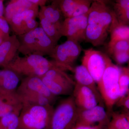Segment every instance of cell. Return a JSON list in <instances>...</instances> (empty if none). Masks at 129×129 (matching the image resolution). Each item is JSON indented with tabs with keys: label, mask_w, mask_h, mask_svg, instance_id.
I'll use <instances>...</instances> for the list:
<instances>
[{
	"label": "cell",
	"mask_w": 129,
	"mask_h": 129,
	"mask_svg": "<svg viewBox=\"0 0 129 129\" xmlns=\"http://www.w3.org/2000/svg\"><path fill=\"white\" fill-rule=\"evenodd\" d=\"M52 105L23 104L19 115V129H44L50 125Z\"/></svg>",
	"instance_id": "277c9868"
},
{
	"label": "cell",
	"mask_w": 129,
	"mask_h": 129,
	"mask_svg": "<svg viewBox=\"0 0 129 129\" xmlns=\"http://www.w3.org/2000/svg\"><path fill=\"white\" fill-rule=\"evenodd\" d=\"M20 76L10 70H0V95L5 99L17 96Z\"/></svg>",
	"instance_id": "5bb4252c"
},
{
	"label": "cell",
	"mask_w": 129,
	"mask_h": 129,
	"mask_svg": "<svg viewBox=\"0 0 129 129\" xmlns=\"http://www.w3.org/2000/svg\"><path fill=\"white\" fill-rule=\"evenodd\" d=\"M19 41L15 35L10 36L0 45V68H4L14 59L18 52Z\"/></svg>",
	"instance_id": "2e32d148"
},
{
	"label": "cell",
	"mask_w": 129,
	"mask_h": 129,
	"mask_svg": "<svg viewBox=\"0 0 129 129\" xmlns=\"http://www.w3.org/2000/svg\"><path fill=\"white\" fill-rule=\"evenodd\" d=\"M120 70L118 80L120 91L119 99L129 94V68L123 67L120 68Z\"/></svg>",
	"instance_id": "4316f807"
},
{
	"label": "cell",
	"mask_w": 129,
	"mask_h": 129,
	"mask_svg": "<svg viewBox=\"0 0 129 129\" xmlns=\"http://www.w3.org/2000/svg\"><path fill=\"white\" fill-rule=\"evenodd\" d=\"M78 109L72 95L54 109L49 126L51 129H72L76 125Z\"/></svg>",
	"instance_id": "5b68a950"
},
{
	"label": "cell",
	"mask_w": 129,
	"mask_h": 129,
	"mask_svg": "<svg viewBox=\"0 0 129 129\" xmlns=\"http://www.w3.org/2000/svg\"><path fill=\"white\" fill-rule=\"evenodd\" d=\"M17 94L23 105L27 104L46 106L52 104L49 99L39 94L26 93Z\"/></svg>",
	"instance_id": "d4e9b609"
},
{
	"label": "cell",
	"mask_w": 129,
	"mask_h": 129,
	"mask_svg": "<svg viewBox=\"0 0 129 129\" xmlns=\"http://www.w3.org/2000/svg\"><path fill=\"white\" fill-rule=\"evenodd\" d=\"M16 92L17 94L26 93L39 94L47 98L52 104L56 99V96L51 93L40 77H25L22 80Z\"/></svg>",
	"instance_id": "4fadbf2b"
},
{
	"label": "cell",
	"mask_w": 129,
	"mask_h": 129,
	"mask_svg": "<svg viewBox=\"0 0 129 129\" xmlns=\"http://www.w3.org/2000/svg\"><path fill=\"white\" fill-rule=\"evenodd\" d=\"M39 11L38 7L14 16L8 24L15 35H24L39 27L36 18L38 17Z\"/></svg>",
	"instance_id": "9c48e42d"
},
{
	"label": "cell",
	"mask_w": 129,
	"mask_h": 129,
	"mask_svg": "<svg viewBox=\"0 0 129 129\" xmlns=\"http://www.w3.org/2000/svg\"><path fill=\"white\" fill-rule=\"evenodd\" d=\"M17 37L19 43L18 52L25 56L30 55L49 56L57 45L40 27Z\"/></svg>",
	"instance_id": "3957f363"
},
{
	"label": "cell",
	"mask_w": 129,
	"mask_h": 129,
	"mask_svg": "<svg viewBox=\"0 0 129 129\" xmlns=\"http://www.w3.org/2000/svg\"><path fill=\"white\" fill-rule=\"evenodd\" d=\"M38 17L40 21V27L51 40L57 44L58 42L62 37L61 34V26L51 22L40 15H38Z\"/></svg>",
	"instance_id": "603a6c76"
},
{
	"label": "cell",
	"mask_w": 129,
	"mask_h": 129,
	"mask_svg": "<svg viewBox=\"0 0 129 129\" xmlns=\"http://www.w3.org/2000/svg\"><path fill=\"white\" fill-rule=\"evenodd\" d=\"M109 32L111 35L109 43L120 40L129 41V25L119 23L114 12L112 21L109 27Z\"/></svg>",
	"instance_id": "7402d4cb"
},
{
	"label": "cell",
	"mask_w": 129,
	"mask_h": 129,
	"mask_svg": "<svg viewBox=\"0 0 129 129\" xmlns=\"http://www.w3.org/2000/svg\"><path fill=\"white\" fill-rule=\"evenodd\" d=\"M115 105L123 108V113L129 114V94L119 99Z\"/></svg>",
	"instance_id": "1f68e13d"
},
{
	"label": "cell",
	"mask_w": 129,
	"mask_h": 129,
	"mask_svg": "<svg viewBox=\"0 0 129 129\" xmlns=\"http://www.w3.org/2000/svg\"><path fill=\"white\" fill-rule=\"evenodd\" d=\"M84 52L81 64L86 68L97 84L101 79L111 58L105 53L93 48L84 50Z\"/></svg>",
	"instance_id": "52a82bcc"
},
{
	"label": "cell",
	"mask_w": 129,
	"mask_h": 129,
	"mask_svg": "<svg viewBox=\"0 0 129 129\" xmlns=\"http://www.w3.org/2000/svg\"><path fill=\"white\" fill-rule=\"evenodd\" d=\"M38 7L30 2V0H12L5 9L4 17L9 23L15 15Z\"/></svg>",
	"instance_id": "ac0fdd59"
},
{
	"label": "cell",
	"mask_w": 129,
	"mask_h": 129,
	"mask_svg": "<svg viewBox=\"0 0 129 129\" xmlns=\"http://www.w3.org/2000/svg\"><path fill=\"white\" fill-rule=\"evenodd\" d=\"M113 10L119 23L129 25V1L117 0L114 5Z\"/></svg>",
	"instance_id": "cb8c5ba5"
},
{
	"label": "cell",
	"mask_w": 129,
	"mask_h": 129,
	"mask_svg": "<svg viewBox=\"0 0 129 129\" xmlns=\"http://www.w3.org/2000/svg\"><path fill=\"white\" fill-rule=\"evenodd\" d=\"M40 78L51 93L54 95H72L74 85L53 80L44 76Z\"/></svg>",
	"instance_id": "44dd1931"
},
{
	"label": "cell",
	"mask_w": 129,
	"mask_h": 129,
	"mask_svg": "<svg viewBox=\"0 0 129 129\" xmlns=\"http://www.w3.org/2000/svg\"><path fill=\"white\" fill-rule=\"evenodd\" d=\"M10 27L5 17H0V39L3 41L7 39L10 36Z\"/></svg>",
	"instance_id": "f546056e"
},
{
	"label": "cell",
	"mask_w": 129,
	"mask_h": 129,
	"mask_svg": "<svg viewBox=\"0 0 129 129\" xmlns=\"http://www.w3.org/2000/svg\"><path fill=\"white\" fill-rule=\"evenodd\" d=\"M5 99L3 97L0 95V106H1L2 104L3 103V102L5 101Z\"/></svg>",
	"instance_id": "d590c367"
},
{
	"label": "cell",
	"mask_w": 129,
	"mask_h": 129,
	"mask_svg": "<svg viewBox=\"0 0 129 129\" xmlns=\"http://www.w3.org/2000/svg\"><path fill=\"white\" fill-rule=\"evenodd\" d=\"M88 16V12L81 16L64 19L61 27L62 36L79 43L85 41Z\"/></svg>",
	"instance_id": "ba28073f"
},
{
	"label": "cell",
	"mask_w": 129,
	"mask_h": 129,
	"mask_svg": "<svg viewBox=\"0 0 129 129\" xmlns=\"http://www.w3.org/2000/svg\"><path fill=\"white\" fill-rule=\"evenodd\" d=\"M111 56L118 64H124L129 61V51L116 52Z\"/></svg>",
	"instance_id": "4dcf8cb0"
},
{
	"label": "cell",
	"mask_w": 129,
	"mask_h": 129,
	"mask_svg": "<svg viewBox=\"0 0 129 129\" xmlns=\"http://www.w3.org/2000/svg\"><path fill=\"white\" fill-rule=\"evenodd\" d=\"M19 129V128H17V129Z\"/></svg>",
	"instance_id": "74e56055"
},
{
	"label": "cell",
	"mask_w": 129,
	"mask_h": 129,
	"mask_svg": "<svg viewBox=\"0 0 129 129\" xmlns=\"http://www.w3.org/2000/svg\"><path fill=\"white\" fill-rule=\"evenodd\" d=\"M78 117L76 124L91 126L96 123L101 125L108 124L110 122V117L103 106L98 105L89 109L77 108Z\"/></svg>",
	"instance_id": "8fae6325"
},
{
	"label": "cell",
	"mask_w": 129,
	"mask_h": 129,
	"mask_svg": "<svg viewBox=\"0 0 129 129\" xmlns=\"http://www.w3.org/2000/svg\"><path fill=\"white\" fill-rule=\"evenodd\" d=\"M39 15L49 21L61 26L64 17L59 7L58 1H53L51 5L41 7Z\"/></svg>",
	"instance_id": "ffe728a7"
},
{
	"label": "cell",
	"mask_w": 129,
	"mask_h": 129,
	"mask_svg": "<svg viewBox=\"0 0 129 129\" xmlns=\"http://www.w3.org/2000/svg\"><path fill=\"white\" fill-rule=\"evenodd\" d=\"M73 72L76 80L75 83L90 88L95 92L99 99L102 100L96 83L84 66L82 64L77 66L74 68Z\"/></svg>",
	"instance_id": "d6986e66"
},
{
	"label": "cell",
	"mask_w": 129,
	"mask_h": 129,
	"mask_svg": "<svg viewBox=\"0 0 129 129\" xmlns=\"http://www.w3.org/2000/svg\"><path fill=\"white\" fill-rule=\"evenodd\" d=\"M82 51L79 43L72 40L57 45L49 55L53 61L66 70L73 72V65Z\"/></svg>",
	"instance_id": "8992f818"
},
{
	"label": "cell",
	"mask_w": 129,
	"mask_h": 129,
	"mask_svg": "<svg viewBox=\"0 0 129 129\" xmlns=\"http://www.w3.org/2000/svg\"><path fill=\"white\" fill-rule=\"evenodd\" d=\"M92 1L90 0H61L58 1V3L63 17L67 18L87 13Z\"/></svg>",
	"instance_id": "9a60e30c"
},
{
	"label": "cell",
	"mask_w": 129,
	"mask_h": 129,
	"mask_svg": "<svg viewBox=\"0 0 129 129\" xmlns=\"http://www.w3.org/2000/svg\"><path fill=\"white\" fill-rule=\"evenodd\" d=\"M109 123V129H129V114L113 112Z\"/></svg>",
	"instance_id": "484cf974"
},
{
	"label": "cell",
	"mask_w": 129,
	"mask_h": 129,
	"mask_svg": "<svg viewBox=\"0 0 129 129\" xmlns=\"http://www.w3.org/2000/svg\"><path fill=\"white\" fill-rule=\"evenodd\" d=\"M20 113H12L0 118V129L18 128Z\"/></svg>",
	"instance_id": "83f0119b"
},
{
	"label": "cell",
	"mask_w": 129,
	"mask_h": 129,
	"mask_svg": "<svg viewBox=\"0 0 129 129\" xmlns=\"http://www.w3.org/2000/svg\"><path fill=\"white\" fill-rule=\"evenodd\" d=\"M113 15V10L108 6L105 1H93L88 11V24H97L109 30Z\"/></svg>",
	"instance_id": "30bf717a"
},
{
	"label": "cell",
	"mask_w": 129,
	"mask_h": 129,
	"mask_svg": "<svg viewBox=\"0 0 129 129\" xmlns=\"http://www.w3.org/2000/svg\"><path fill=\"white\" fill-rule=\"evenodd\" d=\"M56 68L65 70L53 60L50 61L43 56L30 55L22 57L17 53L14 59L3 69L11 70L19 76L41 77L50 70Z\"/></svg>",
	"instance_id": "6da1fadb"
},
{
	"label": "cell",
	"mask_w": 129,
	"mask_h": 129,
	"mask_svg": "<svg viewBox=\"0 0 129 129\" xmlns=\"http://www.w3.org/2000/svg\"><path fill=\"white\" fill-rule=\"evenodd\" d=\"M72 129H101V128L99 126H91L76 124Z\"/></svg>",
	"instance_id": "d6a6232c"
},
{
	"label": "cell",
	"mask_w": 129,
	"mask_h": 129,
	"mask_svg": "<svg viewBox=\"0 0 129 129\" xmlns=\"http://www.w3.org/2000/svg\"><path fill=\"white\" fill-rule=\"evenodd\" d=\"M108 32L107 29L99 24H88L85 41L94 46L102 45L107 38Z\"/></svg>",
	"instance_id": "e0dca14e"
},
{
	"label": "cell",
	"mask_w": 129,
	"mask_h": 129,
	"mask_svg": "<svg viewBox=\"0 0 129 129\" xmlns=\"http://www.w3.org/2000/svg\"><path fill=\"white\" fill-rule=\"evenodd\" d=\"M30 2L35 5L41 7L45 6L47 1L46 0H30Z\"/></svg>",
	"instance_id": "836d02e7"
},
{
	"label": "cell",
	"mask_w": 129,
	"mask_h": 129,
	"mask_svg": "<svg viewBox=\"0 0 129 129\" xmlns=\"http://www.w3.org/2000/svg\"><path fill=\"white\" fill-rule=\"evenodd\" d=\"M3 41L2 40H1V39H0V45H1V44H2L3 42Z\"/></svg>",
	"instance_id": "8d00e7d4"
},
{
	"label": "cell",
	"mask_w": 129,
	"mask_h": 129,
	"mask_svg": "<svg viewBox=\"0 0 129 129\" xmlns=\"http://www.w3.org/2000/svg\"><path fill=\"white\" fill-rule=\"evenodd\" d=\"M120 68L109 60L101 79L97 84L103 101L105 104L108 114L111 116L113 108L118 101L120 91L118 80Z\"/></svg>",
	"instance_id": "7a4b0ae2"
},
{
	"label": "cell",
	"mask_w": 129,
	"mask_h": 129,
	"mask_svg": "<svg viewBox=\"0 0 129 129\" xmlns=\"http://www.w3.org/2000/svg\"><path fill=\"white\" fill-rule=\"evenodd\" d=\"M72 95L77 108L89 109L99 105L103 106L102 100L99 99L90 88L75 83Z\"/></svg>",
	"instance_id": "7c38bea8"
},
{
	"label": "cell",
	"mask_w": 129,
	"mask_h": 129,
	"mask_svg": "<svg viewBox=\"0 0 129 129\" xmlns=\"http://www.w3.org/2000/svg\"><path fill=\"white\" fill-rule=\"evenodd\" d=\"M129 51V41L120 40L113 43L109 42L108 52L110 56L116 52Z\"/></svg>",
	"instance_id": "f1b7e54d"
},
{
	"label": "cell",
	"mask_w": 129,
	"mask_h": 129,
	"mask_svg": "<svg viewBox=\"0 0 129 129\" xmlns=\"http://www.w3.org/2000/svg\"><path fill=\"white\" fill-rule=\"evenodd\" d=\"M3 0H0V17H3L5 12Z\"/></svg>",
	"instance_id": "e575fe53"
}]
</instances>
